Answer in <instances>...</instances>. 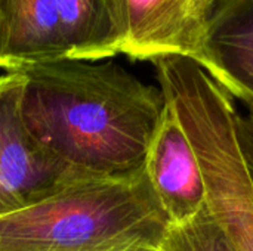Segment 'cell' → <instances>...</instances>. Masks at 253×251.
Masks as SVG:
<instances>
[{
    "mask_svg": "<svg viewBox=\"0 0 253 251\" xmlns=\"http://www.w3.org/2000/svg\"><path fill=\"white\" fill-rule=\"evenodd\" d=\"M170 225H182L208 207V189L194 146L166 102L144 164Z\"/></svg>",
    "mask_w": 253,
    "mask_h": 251,
    "instance_id": "6",
    "label": "cell"
},
{
    "mask_svg": "<svg viewBox=\"0 0 253 251\" xmlns=\"http://www.w3.org/2000/svg\"><path fill=\"white\" fill-rule=\"evenodd\" d=\"M24 77L0 75V189L13 207L43 201L82 180L30 133L22 114Z\"/></svg>",
    "mask_w": 253,
    "mask_h": 251,
    "instance_id": "4",
    "label": "cell"
},
{
    "mask_svg": "<svg viewBox=\"0 0 253 251\" xmlns=\"http://www.w3.org/2000/svg\"><path fill=\"white\" fill-rule=\"evenodd\" d=\"M65 59L58 0H1L0 68Z\"/></svg>",
    "mask_w": 253,
    "mask_h": 251,
    "instance_id": "8",
    "label": "cell"
},
{
    "mask_svg": "<svg viewBox=\"0 0 253 251\" xmlns=\"http://www.w3.org/2000/svg\"><path fill=\"white\" fill-rule=\"evenodd\" d=\"M0 4H1V0H0Z\"/></svg>",
    "mask_w": 253,
    "mask_h": 251,
    "instance_id": "14",
    "label": "cell"
},
{
    "mask_svg": "<svg viewBox=\"0 0 253 251\" xmlns=\"http://www.w3.org/2000/svg\"><path fill=\"white\" fill-rule=\"evenodd\" d=\"M12 210H16V207H13V204L6 198V195L0 189V215H4V213L12 212Z\"/></svg>",
    "mask_w": 253,
    "mask_h": 251,
    "instance_id": "12",
    "label": "cell"
},
{
    "mask_svg": "<svg viewBox=\"0 0 253 251\" xmlns=\"http://www.w3.org/2000/svg\"><path fill=\"white\" fill-rule=\"evenodd\" d=\"M169 225L141 169L0 215V251H159Z\"/></svg>",
    "mask_w": 253,
    "mask_h": 251,
    "instance_id": "2",
    "label": "cell"
},
{
    "mask_svg": "<svg viewBox=\"0 0 253 251\" xmlns=\"http://www.w3.org/2000/svg\"><path fill=\"white\" fill-rule=\"evenodd\" d=\"M159 251H233L209 207L182 225H169Z\"/></svg>",
    "mask_w": 253,
    "mask_h": 251,
    "instance_id": "10",
    "label": "cell"
},
{
    "mask_svg": "<svg viewBox=\"0 0 253 251\" xmlns=\"http://www.w3.org/2000/svg\"><path fill=\"white\" fill-rule=\"evenodd\" d=\"M194 61L253 108V0H212Z\"/></svg>",
    "mask_w": 253,
    "mask_h": 251,
    "instance_id": "7",
    "label": "cell"
},
{
    "mask_svg": "<svg viewBox=\"0 0 253 251\" xmlns=\"http://www.w3.org/2000/svg\"><path fill=\"white\" fill-rule=\"evenodd\" d=\"M120 53L135 61L199 55L209 4L202 0H116Z\"/></svg>",
    "mask_w": 253,
    "mask_h": 251,
    "instance_id": "5",
    "label": "cell"
},
{
    "mask_svg": "<svg viewBox=\"0 0 253 251\" xmlns=\"http://www.w3.org/2000/svg\"><path fill=\"white\" fill-rule=\"evenodd\" d=\"M236 133L253 180V108H249L243 115L239 112L236 114Z\"/></svg>",
    "mask_w": 253,
    "mask_h": 251,
    "instance_id": "11",
    "label": "cell"
},
{
    "mask_svg": "<svg viewBox=\"0 0 253 251\" xmlns=\"http://www.w3.org/2000/svg\"><path fill=\"white\" fill-rule=\"evenodd\" d=\"M65 59L101 61L120 53L116 0H58Z\"/></svg>",
    "mask_w": 253,
    "mask_h": 251,
    "instance_id": "9",
    "label": "cell"
},
{
    "mask_svg": "<svg viewBox=\"0 0 253 251\" xmlns=\"http://www.w3.org/2000/svg\"><path fill=\"white\" fill-rule=\"evenodd\" d=\"M22 114L34 139L89 179L144 169L166 101L116 62L59 59L22 67Z\"/></svg>",
    "mask_w": 253,
    "mask_h": 251,
    "instance_id": "1",
    "label": "cell"
},
{
    "mask_svg": "<svg viewBox=\"0 0 253 251\" xmlns=\"http://www.w3.org/2000/svg\"><path fill=\"white\" fill-rule=\"evenodd\" d=\"M202 1H205V3L209 4V6H211V3H212V0H202Z\"/></svg>",
    "mask_w": 253,
    "mask_h": 251,
    "instance_id": "13",
    "label": "cell"
},
{
    "mask_svg": "<svg viewBox=\"0 0 253 251\" xmlns=\"http://www.w3.org/2000/svg\"><path fill=\"white\" fill-rule=\"evenodd\" d=\"M165 101L199 157L208 207L233 251H253V180L236 133L233 96L193 58L153 61Z\"/></svg>",
    "mask_w": 253,
    "mask_h": 251,
    "instance_id": "3",
    "label": "cell"
}]
</instances>
